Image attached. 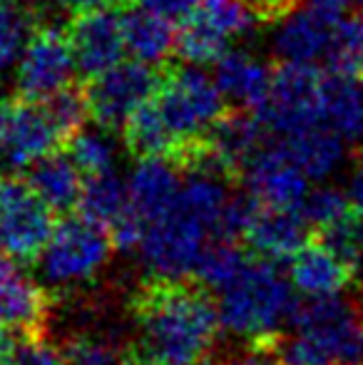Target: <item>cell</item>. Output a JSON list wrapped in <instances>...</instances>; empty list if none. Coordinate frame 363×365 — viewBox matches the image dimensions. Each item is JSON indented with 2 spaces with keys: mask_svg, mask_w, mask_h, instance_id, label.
Returning a JSON list of instances; mask_svg holds the SVG:
<instances>
[{
  "mask_svg": "<svg viewBox=\"0 0 363 365\" xmlns=\"http://www.w3.org/2000/svg\"><path fill=\"white\" fill-rule=\"evenodd\" d=\"M349 18V0H301L276 23L274 53L281 63H326L339 25Z\"/></svg>",
  "mask_w": 363,
  "mask_h": 365,
  "instance_id": "cell-11",
  "label": "cell"
},
{
  "mask_svg": "<svg viewBox=\"0 0 363 365\" xmlns=\"http://www.w3.org/2000/svg\"><path fill=\"white\" fill-rule=\"evenodd\" d=\"M224 100L234 102V107L259 112L272 92L274 70L247 53H227L217 63L214 73Z\"/></svg>",
  "mask_w": 363,
  "mask_h": 365,
  "instance_id": "cell-18",
  "label": "cell"
},
{
  "mask_svg": "<svg viewBox=\"0 0 363 365\" xmlns=\"http://www.w3.org/2000/svg\"><path fill=\"white\" fill-rule=\"evenodd\" d=\"M249 261H252V254L247 246H242V241L209 239L199 254L192 276L209 291H224L242 274Z\"/></svg>",
  "mask_w": 363,
  "mask_h": 365,
  "instance_id": "cell-27",
  "label": "cell"
},
{
  "mask_svg": "<svg viewBox=\"0 0 363 365\" xmlns=\"http://www.w3.org/2000/svg\"><path fill=\"white\" fill-rule=\"evenodd\" d=\"M13 365H65L63 348L50 343L45 333H33L28 336L10 356Z\"/></svg>",
  "mask_w": 363,
  "mask_h": 365,
  "instance_id": "cell-36",
  "label": "cell"
},
{
  "mask_svg": "<svg viewBox=\"0 0 363 365\" xmlns=\"http://www.w3.org/2000/svg\"><path fill=\"white\" fill-rule=\"evenodd\" d=\"M351 212V199L349 194L339 192L334 187H319L314 192L306 194V199L301 202L299 214L304 217L306 224L311 226V231H319L324 226L339 221L344 214Z\"/></svg>",
  "mask_w": 363,
  "mask_h": 365,
  "instance_id": "cell-34",
  "label": "cell"
},
{
  "mask_svg": "<svg viewBox=\"0 0 363 365\" xmlns=\"http://www.w3.org/2000/svg\"><path fill=\"white\" fill-rule=\"evenodd\" d=\"M78 65L68 30L40 23L25 43L18 63V95L30 102H43L63 87L73 85Z\"/></svg>",
  "mask_w": 363,
  "mask_h": 365,
  "instance_id": "cell-12",
  "label": "cell"
},
{
  "mask_svg": "<svg viewBox=\"0 0 363 365\" xmlns=\"http://www.w3.org/2000/svg\"><path fill=\"white\" fill-rule=\"evenodd\" d=\"M65 365H127V346H120L112 336H80L70 338L63 348Z\"/></svg>",
  "mask_w": 363,
  "mask_h": 365,
  "instance_id": "cell-33",
  "label": "cell"
},
{
  "mask_svg": "<svg viewBox=\"0 0 363 365\" xmlns=\"http://www.w3.org/2000/svg\"><path fill=\"white\" fill-rule=\"evenodd\" d=\"M276 145L284 147V152L299 164V169L309 179H324L331 172H336L344 162V137L336 135L331 127L316 125L309 130L291 135L286 140H279Z\"/></svg>",
  "mask_w": 363,
  "mask_h": 365,
  "instance_id": "cell-22",
  "label": "cell"
},
{
  "mask_svg": "<svg viewBox=\"0 0 363 365\" xmlns=\"http://www.w3.org/2000/svg\"><path fill=\"white\" fill-rule=\"evenodd\" d=\"M68 38L75 53L78 73L85 80L102 75L105 70L122 63L125 55V30H122V15L115 8H88L73 13L68 23Z\"/></svg>",
  "mask_w": 363,
  "mask_h": 365,
  "instance_id": "cell-13",
  "label": "cell"
},
{
  "mask_svg": "<svg viewBox=\"0 0 363 365\" xmlns=\"http://www.w3.org/2000/svg\"><path fill=\"white\" fill-rule=\"evenodd\" d=\"M38 13L33 5L0 3V70L10 68L23 55L25 43L38 28Z\"/></svg>",
  "mask_w": 363,
  "mask_h": 365,
  "instance_id": "cell-30",
  "label": "cell"
},
{
  "mask_svg": "<svg viewBox=\"0 0 363 365\" xmlns=\"http://www.w3.org/2000/svg\"><path fill=\"white\" fill-rule=\"evenodd\" d=\"M252 10L257 13L262 25H276L301 3V0H247Z\"/></svg>",
  "mask_w": 363,
  "mask_h": 365,
  "instance_id": "cell-38",
  "label": "cell"
},
{
  "mask_svg": "<svg viewBox=\"0 0 363 365\" xmlns=\"http://www.w3.org/2000/svg\"><path fill=\"white\" fill-rule=\"evenodd\" d=\"M127 152L135 159H172L180 152V140L172 135L155 100L145 102L135 115L127 120L125 130L120 132Z\"/></svg>",
  "mask_w": 363,
  "mask_h": 365,
  "instance_id": "cell-24",
  "label": "cell"
},
{
  "mask_svg": "<svg viewBox=\"0 0 363 365\" xmlns=\"http://www.w3.org/2000/svg\"><path fill=\"white\" fill-rule=\"evenodd\" d=\"M182 192V169L170 159H140L127 182V207L142 219L145 229L162 219Z\"/></svg>",
  "mask_w": 363,
  "mask_h": 365,
  "instance_id": "cell-17",
  "label": "cell"
},
{
  "mask_svg": "<svg viewBox=\"0 0 363 365\" xmlns=\"http://www.w3.org/2000/svg\"><path fill=\"white\" fill-rule=\"evenodd\" d=\"M311 239L319 241L324 249H329L339 261H344L351 271L359 274L363 266V212L351 207L339 221L314 231Z\"/></svg>",
  "mask_w": 363,
  "mask_h": 365,
  "instance_id": "cell-28",
  "label": "cell"
},
{
  "mask_svg": "<svg viewBox=\"0 0 363 365\" xmlns=\"http://www.w3.org/2000/svg\"><path fill=\"white\" fill-rule=\"evenodd\" d=\"M25 182L33 187V192L53 209L58 217H65L78 207L80 192H83V172L78 164L70 159L65 149L48 154L40 162L30 167Z\"/></svg>",
  "mask_w": 363,
  "mask_h": 365,
  "instance_id": "cell-19",
  "label": "cell"
},
{
  "mask_svg": "<svg viewBox=\"0 0 363 365\" xmlns=\"http://www.w3.org/2000/svg\"><path fill=\"white\" fill-rule=\"evenodd\" d=\"M112 234L83 217H60L53 239L40 256V274L50 286H75L90 281L107 264Z\"/></svg>",
  "mask_w": 363,
  "mask_h": 365,
  "instance_id": "cell-4",
  "label": "cell"
},
{
  "mask_svg": "<svg viewBox=\"0 0 363 365\" xmlns=\"http://www.w3.org/2000/svg\"><path fill=\"white\" fill-rule=\"evenodd\" d=\"M202 0H140V8L160 15L172 25H184L199 10Z\"/></svg>",
  "mask_w": 363,
  "mask_h": 365,
  "instance_id": "cell-37",
  "label": "cell"
},
{
  "mask_svg": "<svg viewBox=\"0 0 363 365\" xmlns=\"http://www.w3.org/2000/svg\"><path fill=\"white\" fill-rule=\"evenodd\" d=\"M354 279L356 271L314 239L291 259V284L304 296H336L349 289Z\"/></svg>",
  "mask_w": 363,
  "mask_h": 365,
  "instance_id": "cell-20",
  "label": "cell"
},
{
  "mask_svg": "<svg viewBox=\"0 0 363 365\" xmlns=\"http://www.w3.org/2000/svg\"><path fill=\"white\" fill-rule=\"evenodd\" d=\"M276 348H279L281 365H339L321 343H316L309 336H301V333H296V336L281 333Z\"/></svg>",
  "mask_w": 363,
  "mask_h": 365,
  "instance_id": "cell-35",
  "label": "cell"
},
{
  "mask_svg": "<svg viewBox=\"0 0 363 365\" xmlns=\"http://www.w3.org/2000/svg\"><path fill=\"white\" fill-rule=\"evenodd\" d=\"M306 179L309 177L281 145H264L242 174L247 192L262 207L274 209H299L309 194Z\"/></svg>",
  "mask_w": 363,
  "mask_h": 365,
  "instance_id": "cell-14",
  "label": "cell"
},
{
  "mask_svg": "<svg viewBox=\"0 0 363 365\" xmlns=\"http://www.w3.org/2000/svg\"><path fill=\"white\" fill-rule=\"evenodd\" d=\"M321 117L344 140L363 137V87L351 75H324L321 87Z\"/></svg>",
  "mask_w": 363,
  "mask_h": 365,
  "instance_id": "cell-23",
  "label": "cell"
},
{
  "mask_svg": "<svg viewBox=\"0 0 363 365\" xmlns=\"http://www.w3.org/2000/svg\"><path fill=\"white\" fill-rule=\"evenodd\" d=\"M361 3H363V0H361Z\"/></svg>",
  "mask_w": 363,
  "mask_h": 365,
  "instance_id": "cell-45",
  "label": "cell"
},
{
  "mask_svg": "<svg viewBox=\"0 0 363 365\" xmlns=\"http://www.w3.org/2000/svg\"><path fill=\"white\" fill-rule=\"evenodd\" d=\"M289 323L296 333L314 338L339 365H363V311L359 301L336 296L296 298Z\"/></svg>",
  "mask_w": 363,
  "mask_h": 365,
  "instance_id": "cell-5",
  "label": "cell"
},
{
  "mask_svg": "<svg viewBox=\"0 0 363 365\" xmlns=\"http://www.w3.org/2000/svg\"><path fill=\"white\" fill-rule=\"evenodd\" d=\"M75 209H78V217L110 231L112 224L127 209V187L115 172L85 177L83 192H80Z\"/></svg>",
  "mask_w": 363,
  "mask_h": 365,
  "instance_id": "cell-26",
  "label": "cell"
},
{
  "mask_svg": "<svg viewBox=\"0 0 363 365\" xmlns=\"http://www.w3.org/2000/svg\"><path fill=\"white\" fill-rule=\"evenodd\" d=\"M309 231L311 226L304 221L299 209L262 207L244 234V246L257 259L281 264L286 259H294L309 244Z\"/></svg>",
  "mask_w": 363,
  "mask_h": 365,
  "instance_id": "cell-16",
  "label": "cell"
},
{
  "mask_svg": "<svg viewBox=\"0 0 363 365\" xmlns=\"http://www.w3.org/2000/svg\"><path fill=\"white\" fill-rule=\"evenodd\" d=\"M155 102L172 135L180 140V149L187 142L207 137L229 110L217 80L194 65H162Z\"/></svg>",
  "mask_w": 363,
  "mask_h": 365,
  "instance_id": "cell-3",
  "label": "cell"
},
{
  "mask_svg": "<svg viewBox=\"0 0 363 365\" xmlns=\"http://www.w3.org/2000/svg\"><path fill=\"white\" fill-rule=\"evenodd\" d=\"M107 8H115V10H130L135 8V5H140V0H105Z\"/></svg>",
  "mask_w": 363,
  "mask_h": 365,
  "instance_id": "cell-40",
  "label": "cell"
},
{
  "mask_svg": "<svg viewBox=\"0 0 363 365\" xmlns=\"http://www.w3.org/2000/svg\"><path fill=\"white\" fill-rule=\"evenodd\" d=\"M349 199H351V207L363 212V169H361V172H356L354 179H351Z\"/></svg>",
  "mask_w": 363,
  "mask_h": 365,
  "instance_id": "cell-39",
  "label": "cell"
},
{
  "mask_svg": "<svg viewBox=\"0 0 363 365\" xmlns=\"http://www.w3.org/2000/svg\"><path fill=\"white\" fill-rule=\"evenodd\" d=\"M122 30H125V45L132 58L147 65L162 68L170 53H175L177 30L172 23L162 20L160 15L145 8H130L122 15Z\"/></svg>",
  "mask_w": 363,
  "mask_h": 365,
  "instance_id": "cell-21",
  "label": "cell"
},
{
  "mask_svg": "<svg viewBox=\"0 0 363 365\" xmlns=\"http://www.w3.org/2000/svg\"><path fill=\"white\" fill-rule=\"evenodd\" d=\"M361 77H363V73H361Z\"/></svg>",
  "mask_w": 363,
  "mask_h": 365,
  "instance_id": "cell-44",
  "label": "cell"
},
{
  "mask_svg": "<svg viewBox=\"0 0 363 365\" xmlns=\"http://www.w3.org/2000/svg\"><path fill=\"white\" fill-rule=\"evenodd\" d=\"M229 35L214 23L202 10L192 15L184 25L177 30V45L175 53L182 63L187 65H212L219 63L229 53Z\"/></svg>",
  "mask_w": 363,
  "mask_h": 365,
  "instance_id": "cell-25",
  "label": "cell"
},
{
  "mask_svg": "<svg viewBox=\"0 0 363 365\" xmlns=\"http://www.w3.org/2000/svg\"><path fill=\"white\" fill-rule=\"evenodd\" d=\"M55 212L23 177H0V251L18 264H38L55 231Z\"/></svg>",
  "mask_w": 363,
  "mask_h": 365,
  "instance_id": "cell-7",
  "label": "cell"
},
{
  "mask_svg": "<svg viewBox=\"0 0 363 365\" xmlns=\"http://www.w3.org/2000/svg\"><path fill=\"white\" fill-rule=\"evenodd\" d=\"M48 313V291L30 279L18 261L0 251V323L30 333H45Z\"/></svg>",
  "mask_w": 363,
  "mask_h": 365,
  "instance_id": "cell-15",
  "label": "cell"
},
{
  "mask_svg": "<svg viewBox=\"0 0 363 365\" xmlns=\"http://www.w3.org/2000/svg\"><path fill=\"white\" fill-rule=\"evenodd\" d=\"M65 142L40 102L15 95L0 100V177H20Z\"/></svg>",
  "mask_w": 363,
  "mask_h": 365,
  "instance_id": "cell-10",
  "label": "cell"
},
{
  "mask_svg": "<svg viewBox=\"0 0 363 365\" xmlns=\"http://www.w3.org/2000/svg\"><path fill=\"white\" fill-rule=\"evenodd\" d=\"M361 157H363V145H361Z\"/></svg>",
  "mask_w": 363,
  "mask_h": 365,
  "instance_id": "cell-43",
  "label": "cell"
},
{
  "mask_svg": "<svg viewBox=\"0 0 363 365\" xmlns=\"http://www.w3.org/2000/svg\"><path fill=\"white\" fill-rule=\"evenodd\" d=\"M209 236V226L177 197L175 207L145 229L137 254L152 276L184 279L194 274Z\"/></svg>",
  "mask_w": 363,
  "mask_h": 365,
  "instance_id": "cell-6",
  "label": "cell"
},
{
  "mask_svg": "<svg viewBox=\"0 0 363 365\" xmlns=\"http://www.w3.org/2000/svg\"><path fill=\"white\" fill-rule=\"evenodd\" d=\"M65 152L70 154L75 164L80 167V172L85 177L92 174H107L115 169V145L107 135L102 132H85L80 130L75 137H70L65 142Z\"/></svg>",
  "mask_w": 363,
  "mask_h": 365,
  "instance_id": "cell-32",
  "label": "cell"
},
{
  "mask_svg": "<svg viewBox=\"0 0 363 365\" xmlns=\"http://www.w3.org/2000/svg\"><path fill=\"white\" fill-rule=\"evenodd\" d=\"M321 87H324V75L316 65L281 63L274 70L267 105L257 112L269 137L279 142L309 127L324 125Z\"/></svg>",
  "mask_w": 363,
  "mask_h": 365,
  "instance_id": "cell-8",
  "label": "cell"
},
{
  "mask_svg": "<svg viewBox=\"0 0 363 365\" xmlns=\"http://www.w3.org/2000/svg\"><path fill=\"white\" fill-rule=\"evenodd\" d=\"M0 365H13V363H10V358H5V356H0Z\"/></svg>",
  "mask_w": 363,
  "mask_h": 365,
  "instance_id": "cell-41",
  "label": "cell"
},
{
  "mask_svg": "<svg viewBox=\"0 0 363 365\" xmlns=\"http://www.w3.org/2000/svg\"><path fill=\"white\" fill-rule=\"evenodd\" d=\"M162 82V68L130 60L102 75L85 80L90 120L102 132H122L132 115L145 102L155 100Z\"/></svg>",
  "mask_w": 363,
  "mask_h": 365,
  "instance_id": "cell-9",
  "label": "cell"
},
{
  "mask_svg": "<svg viewBox=\"0 0 363 365\" xmlns=\"http://www.w3.org/2000/svg\"><path fill=\"white\" fill-rule=\"evenodd\" d=\"M135 336L127 343V365H207L219 338V308L199 281H150L130 301Z\"/></svg>",
  "mask_w": 363,
  "mask_h": 365,
  "instance_id": "cell-1",
  "label": "cell"
},
{
  "mask_svg": "<svg viewBox=\"0 0 363 365\" xmlns=\"http://www.w3.org/2000/svg\"><path fill=\"white\" fill-rule=\"evenodd\" d=\"M0 3H23V0H0Z\"/></svg>",
  "mask_w": 363,
  "mask_h": 365,
  "instance_id": "cell-42",
  "label": "cell"
},
{
  "mask_svg": "<svg viewBox=\"0 0 363 365\" xmlns=\"http://www.w3.org/2000/svg\"><path fill=\"white\" fill-rule=\"evenodd\" d=\"M329 73L361 75L363 73V15H349L339 25L334 43L326 55Z\"/></svg>",
  "mask_w": 363,
  "mask_h": 365,
  "instance_id": "cell-31",
  "label": "cell"
},
{
  "mask_svg": "<svg viewBox=\"0 0 363 365\" xmlns=\"http://www.w3.org/2000/svg\"><path fill=\"white\" fill-rule=\"evenodd\" d=\"M45 115L60 132L63 142L75 137L83 125L90 120V105H88V92H85V82H73V85L63 87L60 92L50 95L48 100L40 102Z\"/></svg>",
  "mask_w": 363,
  "mask_h": 365,
  "instance_id": "cell-29",
  "label": "cell"
},
{
  "mask_svg": "<svg viewBox=\"0 0 363 365\" xmlns=\"http://www.w3.org/2000/svg\"><path fill=\"white\" fill-rule=\"evenodd\" d=\"M294 291L274 261L252 256L244 271L219 291L217 308L222 328L247 341L281 336V323L289 321Z\"/></svg>",
  "mask_w": 363,
  "mask_h": 365,
  "instance_id": "cell-2",
  "label": "cell"
}]
</instances>
